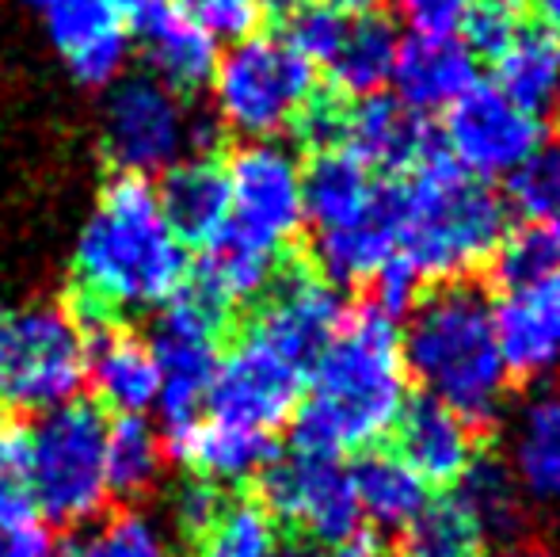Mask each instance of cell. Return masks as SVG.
<instances>
[{
    "label": "cell",
    "mask_w": 560,
    "mask_h": 557,
    "mask_svg": "<svg viewBox=\"0 0 560 557\" xmlns=\"http://www.w3.org/2000/svg\"><path fill=\"white\" fill-rule=\"evenodd\" d=\"M408 402L397 321L374 305H359L313 359L310 394L294 413V446L336 459L366 451L397 428Z\"/></svg>",
    "instance_id": "1"
},
{
    "label": "cell",
    "mask_w": 560,
    "mask_h": 557,
    "mask_svg": "<svg viewBox=\"0 0 560 557\" xmlns=\"http://www.w3.org/2000/svg\"><path fill=\"white\" fill-rule=\"evenodd\" d=\"M77 305L104 317L145 313L168 305L191 279L187 245L168 230L145 176L118 172L100 192L73 253Z\"/></svg>",
    "instance_id": "2"
},
{
    "label": "cell",
    "mask_w": 560,
    "mask_h": 557,
    "mask_svg": "<svg viewBox=\"0 0 560 557\" xmlns=\"http://www.w3.org/2000/svg\"><path fill=\"white\" fill-rule=\"evenodd\" d=\"M400 351L408 382H420L423 397L472 428L503 413L511 374L495 340L492 302L472 282H443L428 298H416Z\"/></svg>",
    "instance_id": "3"
},
{
    "label": "cell",
    "mask_w": 560,
    "mask_h": 557,
    "mask_svg": "<svg viewBox=\"0 0 560 557\" xmlns=\"http://www.w3.org/2000/svg\"><path fill=\"white\" fill-rule=\"evenodd\" d=\"M397 202V260L428 282H462L495 260L508 237V207L485 179L431 153L393 187Z\"/></svg>",
    "instance_id": "4"
},
{
    "label": "cell",
    "mask_w": 560,
    "mask_h": 557,
    "mask_svg": "<svg viewBox=\"0 0 560 557\" xmlns=\"http://www.w3.org/2000/svg\"><path fill=\"white\" fill-rule=\"evenodd\" d=\"M214 119L225 135L244 141H279L298 130L302 115L320 96L317 66L302 58L282 35L256 31L218 58L210 77Z\"/></svg>",
    "instance_id": "5"
},
{
    "label": "cell",
    "mask_w": 560,
    "mask_h": 557,
    "mask_svg": "<svg viewBox=\"0 0 560 557\" xmlns=\"http://www.w3.org/2000/svg\"><path fill=\"white\" fill-rule=\"evenodd\" d=\"M107 417L92 402L38 413L27 428L31 500L54 527H89L112 504L107 485Z\"/></svg>",
    "instance_id": "6"
},
{
    "label": "cell",
    "mask_w": 560,
    "mask_h": 557,
    "mask_svg": "<svg viewBox=\"0 0 560 557\" xmlns=\"http://www.w3.org/2000/svg\"><path fill=\"white\" fill-rule=\"evenodd\" d=\"M89 333L61 305H0V409L50 413L77 402Z\"/></svg>",
    "instance_id": "7"
},
{
    "label": "cell",
    "mask_w": 560,
    "mask_h": 557,
    "mask_svg": "<svg viewBox=\"0 0 560 557\" xmlns=\"http://www.w3.org/2000/svg\"><path fill=\"white\" fill-rule=\"evenodd\" d=\"M104 153L126 176H161L191 156L184 96L149 73H122L104 100Z\"/></svg>",
    "instance_id": "8"
},
{
    "label": "cell",
    "mask_w": 560,
    "mask_h": 557,
    "mask_svg": "<svg viewBox=\"0 0 560 557\" xmlns=\"http://www.w3.org/2000/svg\"><path fill=\"white\" fill-rule=\"evenodd\" d=\"M229 184V233L282 256L305 225L302 161L282 141H244L222 164Z\"/></svg>",
    "instance_id": "9"
},
{
    "label": "cell",
    "mask_w": 560,
    "mask_h": 557,
    "mask_svg": "<svg viewBox=\"0 0 560 557\" xmlns=\"http://www.w3.org/2000/svg\"><path fill=\"white\" fill-rule=\"evenodd\" d=\"M222 325L225 317L210 302H202L191 287H184L168 305H161V317L149 336V351L161 374V409L164 428L202 417L207 409L210 382H214L218 359H222Z\"/></svg>",
    "instance_id": "10"
},
{
    "label": "cell",
    "mask_w": 560,
    "mask_h": 557,
    "mask_svg": "<svg viewBox=\"0 0 560 557\" xmlns=\"http://www.w3.org/2000/svg\"><path fill=\"white\" fill-rule=\"evenodd\" d=\"M259 492H264L259 504L275 520L310 535L313 543H347L362 527L351 466H343L336 454L290 446V454L271 459V466L259 474Z\"/></svg>",
    "instance_id": "11"
},
{
    "label": "cell",
    "mask_w": 560,
    "mask_h": 557,
    "mask_svg": "<svg viewBox=\"0 0 560 557\" xmlns=\"http://www.w3.org/2000/svg\"><path fill=\"white\" fill-rule=\"evenodd\" d=\"M446 156L477 179H508L546 146V123L523 112L495 84H472L443 123Z\"/></svg>",
    "instance_id": "12"
},
{
    "label": "cell",
    "mask_w": 560,
    "mask_h": 557,
    "mask_svg": "<svg viewBox=\"0 0 560 557\" xmlns=\"http://www.w3.org/2000/svg\"><path fill=\"white\" fill-rule=\"evenodd\" d=\"M305 394V371L279 356L275 348L244 336L218 359L214 382H210L207 409L210 417L236 423V428L275 436L282 423L294 420Z\"/></svg>",
    "instance_id": "13"
},
{
    "label": "cell",
    "mask_w": 560,
    "mask_h": 557,
    "mask_svg": "<svg viewBox=\"0 0 560 557\" xmlns=\"http://www.w3.org/2000/svg\"><path fill=\"white\" fill-rule=\"evenodd\" d=\"M492 321L511 379L546 382L560 374V264L503 282Z\"/></svg>",
    "instance_id": "14"
},
{
    "label": "cell",
    "mask_w": 560,
    "mask_h": 557,
    "mask_svg": "<svg viewBox=\"0 0 560 557\" xmlns=\"http://www.w3.org/2000/svg\"><path fill=\"white\" fill-rule=\"evenodd\" d=\"M343 317H347L343 298H339L332 282L325 276L298 271V276L271 282V290L259 302L248 336H256L259 344L287 356L302 371H310L313 359L325 351V344L343 325Z\"/></svg>",
    "instance_id": "15"
},
{
    "label": "cell",
    "mask_w": 560,
    "mask_h": 557,
    "mask_svg": "<svg viewBox=\"0 0 560 557\" xmlns=\"http://www.w3.org/2000/svg\"><path fill=\"white\" fill-rule=\"evenodd\" d=\"M46 35L66 69L84 89H112L130 61V23L107 0H50L43 8Z\"/></svg>",
    "instance_id": "16"
},
{
    "label": "cell",
    "mask_w": 560,
    "mask_h": 557,
    "mask_svg": "<svg viewBox=\"0 0 560 557\" xmlns=\"http://www.w3.org/2000/svg\"><path fill=\"white\" fill-rule=\"evenodd\" d=\"M126 23H130V38L141 46L149 77L168 84L176 96L207 89L222 50L207 31H199L179 12L176 0H149Z\"/></svg>",
    "instance_id": "17"
},
{
    "label": "cell",
    "mask_w": 560,
    "mask_h": 557,
    "mask_svg": "<svg viewBox=\"0 0 560 557\" xmlns=\"http://www.w3.org/2000/svg\"><path fill=\"white\" fill-rule=\"evenodd\" d=\"M336 146L370 172H412L431 156V127L428 115L405 107L397 96L374 92L343 104Z\"/></svg>",
    "instance_id": "18"
},
{
    "label": "cell",
    "mask_w": 560,
    "mask_h": 557,
    "mask_svg": "<svg viewBox=\"0 0 560 557\" xmlns=\"http://www.w3.org/2000/svg\"><path fill=\"white\" fill-rule=\"evenodd\" d=\"M302 202L313 237H320V233H343L377 218L389 207V187L377 184L374 172L354 161L347 149L328 146L317 149L310 169H302Z\"/></svg>",
    "instance_id": "19"
},
{
    "label": "cell",
    "mask_w": 560,
    "mask_h": 557,
    "mask_svg": "<svg viewBox=\"0 0 560 557\" xmlns=\"http://www.w3.org/2000/svg\"><path fill=\"white\" fill-rule=\"evenodd\" d=\"M164 454L191 469L195 481L241 485L259 477L275 459V443L264 431H248L218 417H195L179 428H164Z\"/></svg>",
    "instance_id": "20"
},
{
    "label": "cell",
    "mask_w": 560,
    "mask_h": 557,
    "mask_svg": "<svg viewBox=\"0 0 560 557\" xmlns=\"http://www.w3.org/2000/svg\"><path fill=\"white\" fill-rule=\"evenodd\" d=\"M389 84L412 112H446L477 84V54L457 35H408L397 46Z\"/></svg>",
    "instance_id": "21"
},
{
    "label": "cell",
    "mask_w": 560,
    "mask_h": 557,
    "mask_svg": "<svg viewBox=\"0 0 560 557\" xmlns=\"http://www.w3.org/2000/svg\"><path fill=\"white\" fill-rule=\"evenodd\" d=\"M503 469L523 504L560 508V390H538L515 409Z\"/></svg>",
    "instance_id": "22"
},
{
    "label": "cell",
    "mask_w": 560,
    "mask_h": 557,
    "mask_svg": "<svg viewBox=\"0 0 560 557\" xmlns=\"http://www.w3.org/2000/svg\"><path fill=\"white\" fill-rule=\"evenodd\" d=\"M84 382H92L100 405L118 417H145L149 409H156V394H161V374H156L149 340L118 325H100L96 336H89Z\"/></svg>",
    "instance_id": "23"
},
{
    "label": "cell",
    "mask_w": 560,
    "mask_h": 557,
    "mask_svg": "<svg viewBox=\"0 0 560 557\" xmlns=\"http://www.w3.org/2000/svg\"><path fill=\"white\" fill-rule=\"evenodd\" d=\"M393 431L400 439V459L420 481L457 485L477 462V428L431 397L408 402Z\"/></svg>",
    "instance_id": "24"
},
{
    "label": "cell",
    "mask_w": 560,
    "mask_h": 557,
    "mask_svg": "<svg viewBox=\"0 0 560 557\" xmlns=\"http://www.w3.org/2000/svg\"><path fill=\"white\" fill-rule=\"evenodd\" d=\"M153 187L164 222L187 248L210 245L229 225V184L214 156H184Z\"/></svg>",
    "instance_id": "25"
},
{
    "label": "cell",
    "mask_w": 560,
    "mask_h": 557,
    "mask_svg": "<svg viewBox=\"0 0 560 557\" xmlns=\"http://www.w3.org/2000/svg\"><path fill=\"white\" fill-rule=\"evenodd\" d=\"M275 279H279V256L264 253V248L248 245L236 233L222 230L210 245L199 248V264L191 268L187 287L202 302L214 305L222 317H229L236 305L264 298Z\"/></svg>",
    "instance_id": "26"
},
{
    "label": "cell",
    "mask_w": 560,
    "mask_h": 557,
    "mask_svg": "<svg viewBox=\"0 0 560 557\" xmlns=\"http://www.w3.org/2000/svg\"><path fill=\"white\" fill-rule=\"evenodd\" d=\"M495 89L523 112L546 119L560 107V35L541 23H526L492 58Z\"/></svg>",
    "instance_id": "27"
},
{
    "label": "cell",
    "mask_w": 560,
    "mask_h": 557,
    "mask_svg": "<svg viewBox=\"0 0 560 557\" xmlns=\"http://www.w3.org/2000/svg\"><path fill=\"white\" fill-rule=\"evenodd\" d=\"M351 477L362 520L382 531H405L428 508V481H420L400 454H366Z\"/></svg>",
    "instance_id": "28"
},
{
    "label": "cell",
    "mask_w": 560,
    "mask_h": 557,
    "mask_svg": "<svg viewBox=\"0 0 560 557\" xmlns=\"http://www.w3.org/2000/svg\"><path fill=\"white\" fill-rule=\"evenodd\" d=\"M397 31L382 15H362V20L347 23V35L339 43V50L328 61V77L339 96H374L385 92V84L393 81V61H397Z\"/></svg>",
    "instance_id": "29"
},
{
    "label": "cell",
    "mask_w": 560,
    "mask_h": 557,
    "mask_svg": "<svg viewBox=\"0 0 560 557\" xmlns=\"http://www.w3.org/2000/svg\"><path fill=\"white\" fill-rule=\"evenodd\" d=\"M107 485L112 497H141L156 485L164 462V436L145 417L107 420Z\"/></svg>",
    "instance_id": "30"
},
{
    "label": "cell",
    "mask_w": 560,
    "mask_h": 557,
    "mask_svg": "<svg viewBox=\"0 0 560 557\" xmlns=\"http://www.w3.org/2000/svg\"><path fill=\"white\" fill-rule=\"evenodd\" d=\"M488 535L469 508L450 492L428 500L420 515L405 527V557H485Z\"/></svg>",
    "instance_id": "31"
},
{
    "label": "cell",
    "mask_w": 560,
    "mask_h": 557,
    "mask_svg": "<svg viewBox=\"0 0 560 557\" xmlns=\"http://www.w3.org/2000/svg\"><path fill=\"white\" fill-rule=\"evenodd\" d=\"M195 557H282L279 523L259 500H225L195 538Z\"/></svg>",
    "instance_id": "32"
},
{
    "label": "cell",
    "mask_w": 560,
    "mask_h": 557,
    "mask_svg": "<svg viewBox=\"0 0 560 557\" xmlns=\"http://www.w3.org/2000/svg\"><path fill=\"white\" fill-rule=\"evenodd\" d=\"M515 214L530 230H541L560 256V146H541L515 176H508Z\"/></svg>",
    "instance_id": "33"
},
{
    "label": "cell",
    "mask_w": 560,
    "mask_h": 557,
    "mask_svg": "<svg viewBox=\"0 0 560 557\" xmlns=\"http://www.w3.org/2000/svg\"><path fill=\"white\" fill-rule=\"evenodd\" d=\"M454 497L462 500L472 520L485 527L488 543H492V538H511L518 531L523 497H518L515 481H511L500 462H485V459L472 462L462 481H457Z\"/></svg>",
    "instance_id": "34"
},
{
    "label": "cell",
    "mask_w": 560,
    "mask_h": 557,
    "mask_svg": "<svg viewBox=\"0 0 560 557\" xmlns=\"http://www.w3.org/2000/svg\"><path fill=\"white\" fill-rule=\"evenodd\" d=\"M69 557H172L161 523L141 512H118L84 527Z\"/></svg>",
    "instance_id": "35"
},
{
    "label": "cell",
    "mask_w": 560,
    "mask_h": 557,
    "mask_svg": "<svg viewBox=\"0 0 560 557\" xmlns=\"http://www.w3.org/2000/svg\"><path fill=\"white\" fill-rule=\"evenodd\" d=\"M279 15H282V38L317 69H325L332 61V54L339 50V43L347 35V23H351L339 12H332L328 4H320V0H294Z\"/></svg>",
    "instance_id": "36"
},
{
    "label": "cell",
    "mask_w": 560,
    "mask_h": 557,
    "mask_svg": "<svg viewBox=\"0 0 560 557\" xmlns=\"http://www.w3.org/2000/svg\"><path fill=\"white\" fill-rule=\"evenodd\" d=\"M27 520H35L27 428L0 423V527H15Z\"/></svg>",
    "instance_id": "37"
},
{
    "label": "cell",
    "mask_w": 560,
    "mask_h": 557,
    "mask_svg": "<svg viewBox=\"0 0 560 557\" xmlns=\"http://www.w3.org/2000/svg\"><path fill=\"white\" fill-rule=\"evenodd\" d=\"M176 4L218 46H233L241 38L256 35V31H264L267 15H271V0H176Z\"/></svg>",
    "instance_id": "38"
},
{
    "label": "cell",
    "mask_w": 560,
    "mask_h": 557,
    "mask_svg": "<svg viewBox=\"0 0 560 557\" xmlns=\"http://www.w3.org/2000/svg\"><path fill=\"white\" fill-rule=\"evenodd\" d=\"M523 27H526V0H472L457 38L472 54L495 58Z\"/></svg>",
    "instance_id": "39"
},
{
    "label": "cell",
    "mask_w": 560,
    "mask_h": 557,
    "mask_svg": "<svg viewBox=\"0 0 560 557\" xmlns=\"http://www.w3.org/2000/svg\"><path fill=\"white\" fill-rule=\"evenodd\" d=\"M412 35H457L472 0H389Z\"/></svg>",
    "instance_id": "40"
},
{
    "label": "cell",
    "mask_w": 560,
    "mask_h": 557,
    "mask_svg": "<svg viewBox=\"0 0 560 557\" xmlns=\"http://www.w3.org/2000/svg\"><path fill=\"white\" fill-rule=\"evenodd\" d=\"M370 287H374V302L370 305L382 310L385 317H393V321H397L405 310H412L416 298H420V279H416V271L408 268L405 260H397V256L370 279Z\"/></svg>",
    "instance_id": "41"
},
{
    "label": "cell",
    "mask_w": 560,
    "mask_h": 557,
    "mask_svg": "<svg viewBox=\"0 0 560 557\" xmlns=\"http://www.w3.org/2000/svg\"><path fill=\"white\" fill-rule=\"evenodd\" d=\"M225 504V497L218 492V485H207V481H191L176 500V520L179 527L187 531L191 538H199L202 531L210 527V520L218 515V508Z\"/></svg>",
    "instance_id": "42"
},
{
    "label": "cell",
    "mask_w": 560,
    "mask_h": 557,
    "mask_svg": "<svg viewBox=\"0 0 560 557\" xmlns=\"http://www.w3.org/2000/svg\"><path fill=\"white\" fill-rule=\"evenodd\" d=\"M0 557H69L50 535V527L27 520L15 527H0Z\"/></svg>",
    "instance_id": "43"
},
{
    "label": "cell",
    "mask_w": 560,
    "mask_h": 557,
    "mask_svg": "<svg viewBox=\"0 0 560 557\" xmlns=\"http://www.w3.org/2000/svg\"><path fill=\"white\" fill-rule=\"evenodd\" d=\"M320 4H328L332 12L343 15V20H362V15H377V8H382L385 0H320Z\"/></svg>",
    "instance_id": "44"
},
{
    "label": "cell",
    "mask_w": 560,
    "mask_h": 557,
    "mask_svg": "<svg viewBox=\"0 0 560 557\" xmlns=\"http://www.w3.org/2000/svg\"><path fill=\"white\" fill-rule=\"evenodd\" d=\"M325 557H382V554H377L374 543H366L362 535H354V538H347V543L328 546Z\"/></svg>",
    "instance_id": "45"
},
{
    "label": "cell",
    "mask_w": 560,
    "mask_h": 557,
    "mask_svg": "<svg viewBox=\"0 0 560 557\" xmlns=\"http://www.w3.org/2000/svg\"><path fill=\"white\" fill-rule=\"evenodd\" d=\"M526 4L538 12V23L560 35V0H526Z\"/></svg>",
    "instance_id": "46"
},
{
    "label": "cell",
    "mask_w": 560,
    "mask_h": 557,
    "mask_svg": "<svg viewBox=\"0 0 560 557\" xmlns=\"http://www.w3.org/2000/svg\"><path fill=\"white\" fill-rule=\"evenodd\" d=\"M503 557H560V554L549 550V546H541V543H523V546H511Z\"/></svg>",
    "instance_id": "47"
},
{
    "label": "cell",
    "mask_w": 560,
    "mask_h": 557,
    "mask_svg": "<svg viewBox=\"0 0 560 557\" xmlns=\"http://www.w3.org/2000/svg\"><path fill=\"white\" fill-rule=\"evenodd\" d=\"M107 4H112V8H115V12H122V15H126V20H130V15H133V12H138V8H141V4H149V0H107Z\"/></svg>",
    "instance_id": "48"
},
{
    "label": "cell",
    "mask_w": 560,
    "mask_h": 557,
    "mask_svg": "<svg viewBox=\"0 0 560 557\" xmlns=\"http://www.w3.org/2000/svg\"><path fill=\"white\" fill-rule=\"evenodd\" d=\"M27 4H31V8H46L50 0H27Z\"/></svg>",
    "instance_id": "49"
}]
</instances>
